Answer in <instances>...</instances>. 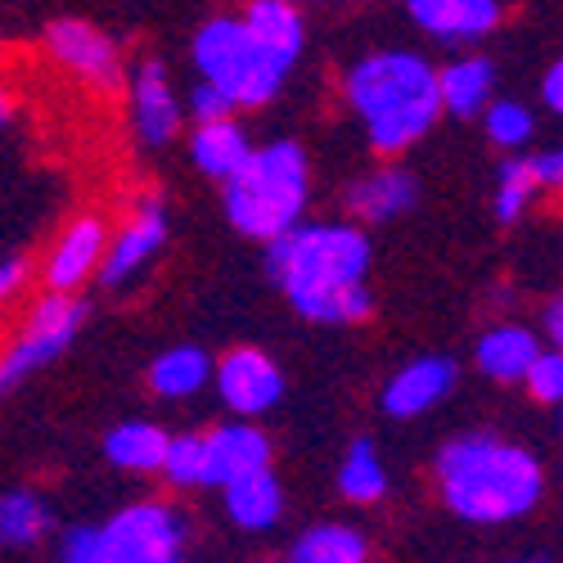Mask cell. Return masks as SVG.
<instances>
[{
	"label": "cell",
	"instance_id": "6da1fadb",
	"mask_svg": "<svg viewBox=\"0 0 563 563\" xmlns=\"http://www.w3.org/2000/svg\"><path fill=\"white\" fill-rule=\"evenodd\" d=\"M266 271L302 320L361 324L374 311L369 240L356 221H298L266 244Z\"/></svg>",
	"mask_w": 563,
	"mask_h": 563
},
{
	"label": "cell",
	"instance_id": "7a4b0ae2",
	"mask_svg": "<svg viewBox=\"0 0 563 563\" xmlns=\"http://www.w3.org/2000/svg\"><path fill=\"white\" fill-rule=\"evenodd\" d=\"M438 492L455 519L474 528L519 523L545 496L541 460L500 433H460L438 451Z\"/></svg>",
	"mask_w": 563,
	"mask_h": 563
},
{
	"label": "cell",
	"instance_id": "3957f363",
	"mask_svg": "<svg viewBox=\"0 0 563 563\" xmlns=\"http://www.w3.org/2000/svg\"><path fill=\"white\" fill-rule=\"evenodd\" d=\"M343 96L361 118L374 154L397 158L419 145L442 118L438 68L415 51H374L343 77Z\"/></svg>",
	"mask_w": 563,
	"mask_h": 563
},
{
	"label": "cell",
	"instance_id": "277c9868",
	"mask_svg": "<svg viewBox=\"0 0 563 563\" xmlns=\"http://www.w3.org/2000/svg\"><path fill=\"white\" fill-rule=\"evenodd\" d=\"M311 203V158L298 140L253 145L244 167L225 180V221L257 244L279 240L307 217Z\"/></svg>",
	"mask_w": 563,
	"mask_h": 563
},
{
	"label": "cell",
	"instance_id": "5b68a950",
	"mask_svg": "<svg viewBox=\"0 0 563 563\" xmlns=\"http://www.w3.org/2000/svg\"><path fill=\"white\" fill-rule=\"evenodd\" d=\"M195 68L234 104V113L266 109L294 73V64L266 51L240 14H217L195 32Z\"/></svg>",
	"mask_w": 563,
	"mask_h": 563
},
{
	"label": "cell",
	"instance_id": "8992f818",
	"mask_svg": "<svg viewBox=\"0 0 563 563\" xmlns=\"http://www.w3.org/2000/svg\"><path fill=\"white\" fill-rule=\"evenodd\" d=\"M86 316H90V307L81 302V294H45L41 289V298L14 324L10 343L0 347V401L19 393L45 365H55L77 343Z\"/></svg>",
	"mask_w": 563,
	"mask_h": 563
},
{
	"label": "cell",
	"instance_id": "52a82bcc",
	"mask_svg": "<svg viewBox=\"0 0 563 563\" xmlns=\"http://www.w3.org/2000/svg\"><path fill=\"white\" fill-rule=\"evenodd\" d=\"M190 523L172 500H135L118 509L100 528V559L104 563H163L185 550Z\"/></svg>",
	"mask_w": 563,
	"mask_h": 563
},
{
	"label": "cell",
	"instance_id": "ba28073f",
	"mask_svg": "<svg viewBox=\"0 0 563 563\" xmlns=\"http://www.w3.org/2000/svg\"><path fill=\"white\" fill-rule=\"evenodd\" d=\"M41 51L51 55L68 77H77L86 90L113 96L118 86H126V64H122V45L86 19H55L41 32Z\"/></svg>",
	"mask_w": 563,
	"mask_h": 563
},
{
	"label": "cell",
	"instance_id": "9c48e42d",
	"mask_svg": "<svg viewBox=\"0 0 563 563\" xmlns=\"http://www.w3.org/2000/svg\"><path fill=\"white\" fill-rule=\"evenodd\" d=\"M109 217L104 212H77L59 234L55 244L45 249V257L36 262V279L45 294H81L90 279H96L104 249H109Z\"/></svg>",
	"mask_w": 563,
	"mask_h": 563
},
{
	"label": "cell",
	"instance_id": "30bf717a",
	"mask_svg": "<svg viewBox=\"0 0 563 563\" xmlns=\"http://www.w3.org/2000/svg\"><path fill=\"white\" fill-rule=\"evenodd\" d=\"M163 249H167V203L158 195H140L122 217V225L109 230V249L96 279L104 289H126Z\"/></svg>",
	"mask_w": 563,
	"mask_h": 563
},
{
	"label": "cell",
	"instance_id": "8fae6325",
	"mask_svg": "<svg viewBox=\"0 0 563 563\" xmlns=\"http://www.w3.org/2000/svg\"><path fill=\"white\" fill-rule=\"evenodd\" d=\"M212 388L234 419H262L285 401V374L262 347H230L212 361Z\"/></svg>",
	"mask_w": 563,
	"mask_h": 563
},
{
	"label": "cell",
	"instance_id": "7c38bea8",
	"mask_svg": "<svg viewBox=\"0 0 563 563\" xmlns=\"http://www.w3.org/2000/svg\"><path fill=\"white\" fill-rule=\"evenodd\" d=\"M131 131L145 150H167L180 135L185 104L176 96V86L158 59H140L131 73Z\"/></svg>",
	"mask_w": 563,
	"mask_h": 563
},
{
	"label": "cell",
	"instance_id": "4fadbf2b",
	"mask_svg": "<svg viewBox=\"0 0 563 563\" xmlns=\"http://www.w3.org/2000/svg\"><path fill=\"white\" fill-rule=\"evenodd\" d=\"M406 14L419 32L442 45H478L505 19L500 0H406Z\"/></svg>",
	"mask_w": 563,
	"mask_h": 563
},
{
	"label": "cell",
	"instance_id": "5bb4252c",
	"mask_svg": "<svg viewBox=\"0 0 563 563\" xmlns=\"http://www.w3.org/2000/svg\"><path fill=\"white\" fill-rule=\"evenodd\" d=\"M271 438L253 424V419H225L203 433V460H208V487H225L257 468H271Z\"/></svg>",
	"mask_w": 563,
	"mask_h": 563
},
{
	"label": "cell",
	"instance_id": "9a60e30c",
	"mask_svg": "<svg viewBox=\"0 0 563 563\" xmlns=\"http://www.w3.org/2000/svg\"><path fill=\"white\" fill-rule=\"evenodd\" d=\"M455 379H460V369H455L451 356H415V361H406L393 374V379H388V388H384V415H393V419H419V415H429V410H438L451 397Z\"/></svg>",
	"mask_w": 563,
	"mask_h": 563
},
{
	"label": "cell",
	"instance_id": "2e32d148",
	"mask_svg": "<svg viewBox=\"0 0 563 563\" xmlns=\"http://www.w3.org/2000/svg\"><path fill=\"white\" fill-rule=\"evenodd\" d=\"M343 203H347L356 225H384V221L406 217L419 203V180H415V172H406L397 163H384V167L356 176L347 185Z\"/></svg>",
	"mask_w": 563,
	"mask_h": 563
},
{
	"label": "cell",
	"instance_id": "e0dca14e",
	"mask_svg": "<svg viewBox=\"0 0 563 563\" xmlns=\"http://www.w3.org/2000/svg\"><path fill=\"white\" fill-rule=\"evenodd\" d=\"M225 500V519L240 532H266L285 519V483L275 478V468H257L221 487Z\"/></svg>",
	"mask_w": 563,
	"mask_h": 563
},
{
	"label": "cell",
	"instance_id": "ac0fdd59",
	"mask_svg": "<svg viewBox=\"0 0 563 563\" xmlns=\"http://www.w3.org/2000/svg\"><path fill=\"white\" fill-rule=\"evenodd\" d=\"M537 352H541V334L528 330V324H492L474 347V365L492 384H523Z\"/></svg>",
	"mask_w": 563,
	"mask_h": 563
},
{
	"label": "cell",
	"instance_id": "d6986e66",
	"mask_svg": "<svg viewBox=\"0 0 563 563\" xmlns=\"http://www.w3.org/2000/svg\"><path fill=\"white\" fill-rule=\"evenodd\" d=\"M438 96L442 113L451 118H478L496 100V64L483 55H460L438 68Z\"/></svg>",
	"mask_w": 563,
	"mask_h": 563
},
{
	"label": "cell",
	"instance_id": "ffe728a7",
	"mask_svg": "<svg viewBox=\"0 0 563 563\" xmlns=\"http://www.w3.org/2000/svg\"><path fill=\"white\" fill-rule=\"evenodd\" d=\"M249 150H253V140H249L244 122H234V118L195 122V131H190V163H195L203 176L221 180V185L244 167Z\"/></svg>",
	"mask_w": 563,
	"mask_h": 563
},
{
	"label": "cell",
	"instance_id": "44dd1931",
	"mask_svg": "<svg viewBox=\"0 0 563 563\" xmlns=\"http://www.w3.org/2000/svg\"><path fill=\"white\" fill-rule=\"evenodd\" d=\"M212 388V356L195 343H176L150 361V393L158 401H190Z\"/></svg>",
	"mask_w": 563,
	"mask_h": 563
},
{
	"label": "cell",
	"instance_id": "7402d4cb",
	"mask_svg": "<svg viewBox=\"0 0 563 563\" xmlns=\"http://www.w3.org/2000/svg\"><path fill=\"white\" fill-rule=\"evenodd\" d=\"M249 23V32L275 51L279 59H289L298 68L302 51H307V23H302V10L294 0H249V10L240 14Z\"/></svg>",
	"mask_w": 563,
	"mask_h": 563
},
{
	"label": "cell",
	"instance_id": "603a6c76",
	"mask_svg": "<svg viewBox=\"0 0 563 563\" xmlns=\"http://www.w3.org/2000/svg\"><path fill=\"white\" fill-rule=\"evenodd\" d=\"M55 532V509L41 492L14 487L0 496V545L5 550H32Z\"/></svg>",
	"mask_w": 563,
	"mask_h": 563
},
{
	"label": "cell",
	"instance_id": "cb8c5ba5",
	"mask_svg": "<svg viewBox=\"0 0 563 563\" xmlns=\"http://www.w3.org/2000/svg\"><path fill=\"white\" fill-rule=\"evenodd\" d=\"M163 455H167V429L150 424V419H126L104 438V460L122 468V474H158Z\"/></svg>",
	"mask_w": 563,
	"mask_h": 563
},
{
	"label": "cell",
	"instance_id": "d4e9b609",
	"mask_svg": "<svg viewBox=\"0 0 563 563\" xmlns=\"http://www.w3.org/2000/svg\"><path fill=\"white\" fill-rule=\"evenodd\" d=\"M285 563H369V545L347 523H311L289 545Z\"/></svg>",
	"mask_w": 563,
	"mask_h": 563
},
{
	"label": "cell",
	"instance_id": "484cf974",
	"mask_svg": "<svg viewBox=\"0 0 563 563\" xmlns=\"http://www.w3.org/2000/svg\"><path fill=\"white\" fill-rule=\"evenodd\" d=\"M339 492L343 500L352 505H374L388 496V468H384V455L374 451L369 438H356L339 464Z\"/></svg>",
	"mask_w": 563,
	"mask_h": 563
},
{
	"label": "cell",
	"instance_id": "4316f807",
	"mask_svg": "<svg viewBox=\"0 0 563 563\" xmlns=\"http://www.w3.org/2000/svg\"><path fill=\"white\" fill-rule=\"evenodd\" d=\"M537 203V180L528 172V158H500L496 167V190H492V212L500 225H514Z\"/></svg>",
	"mask_w": 563,
	"mask_h": 563
},
{
	"label": "cell",
	"instance_id": "83f0119b",
	"mask_svg": "<svg viewBox=\"0 0 563 563\" xmlns=\"http://www.w3.org/2000/svg\"><path fill=\"white\" fill-rule=\"evenodd\" d=\"M158 474L176 492L208 487V460H203V433H167V455Z\"/></svg>",
	"mask_w": 563,
	"mask_h": 563
},
{
	"label": "cell",
	"instance_id": "f1b7e54d",
	"mask_svg": "<svg viewBox=\"0 0 563 563\" xmlns=\"http://www.w3.org/2000/svg\"><path fill=\"white\" fill-rule=\"evenodd\" d=\"M478 118H483V135L492 140L496 150H505V154L528 150V140L537 135V118H532V109L519 104V100H492Z\"/></svg>",
	"mask_w": 563,
	"mask_h": 563
},
{
	"label": "cell",
	"instance_id": "f546056e",
	"mask_svg": "<svg viewBox=\"0 0 563 563\" xmlns=\"http://www.w3.org/2000/svg\"><path fill=\"white\" fill-rule=\"evenodd\" d=\"M523 388L532 393V401L541 406H559L563 401V352L559 347H541L537 361L523 374Z\"/></svg>",
	"mask_w": 563,
	"mask_h": 563
},
{
	"label": "cell",
	"instance_id": "4dcf8cb0",
	"mask_svg": "<svg viewBox=\"0 0 563 563\" xmlns=\"http://www.w3.org/2000/svg\"><path fill=\"white\" fill-rule=\"evenodd\" d=\"M180 104H185V118H190V122H217V118H234V104L221 96V90H217L212 81H203V77L190 86V96H185Z\"/></svg>",
	"mask_w": 563,
	"mask_h": 563
},
{
	"label": "cell",
	"instance_id": "1f68e13d",
	"mask_svg": "<svg viewBox=\"0 0 563 563\" xmlns=\"http://www.w3.org/2000/svg\"><path fill=\"white\" fill-rule=\"evenodd\" d=\"M36 279V262L27 253H10L0 257V307L5 302H19L27 294V285Z\"/></svg>",
	"mask_w": 563,
	"mask_h": 563
},
{
	"label": "cell",
	"instance_id": "d6a6232c",
	"mask_svg": "<svg viewBox=\"0 0 563 563\" xmlns=\"http://www.w3.org/2000/svg\"><path fill=\"white\" fill-rule=\"evenodd\" d=\"M55 563H104V559H100V528H86V523L68 528V532L59 537Z\"/></svg>",
	"mask_w": 563,
	"mask_h": 563
},
{
	"label": "cell",
	"instance_id": "836d02e7",
	"mask_svg": "<svg viewBox=\"0 0 563 563\" xmlns=\"http://www.w3.org/2000/svg\"><path fill=\"white\" fill-rule=\"evenodd\" d=\"M528 172L537 180V195H563V145L532 154L528 158Z\"/></svg>",
	"mask_w": 563,
	"mask_h": 563
},
{
	"label": "cell",
	"instance_id": "e575fe53",
	"mask_svg": "<svg viewBox=\"0 0 563 563\" xmlns=\"http://www.w3.org/2000/svg\"><path fill=\"white\" fill-rule=\"evenodd\" d=\"M541 104L563 122V59H554L541 77Z\"/></svg>",
	"mask_w": 563,
	"mask_h": 563
},
{
	"label": "cell",
	"instance_id": "d590c367",
	"mask_svg": "<svg viewBox=\"0 0 563 563\" xmlns=\"http://www.w3.org/2000/svg\"><path fill=\"white\" fill-rule=\"evenodd\" d=\"M541 324H545V339H550V347H559V352H563V294H559V298L545 307V320H541Z\"/></svg>",
	"mask_w": 563,
	"mask_h": 563
},
{
	"label": "cell",
	"instance_id": "8d00e7d4",
	"mask_svg": "<svg viewBox=\"0 0 563 563\" xmlns=\"http://www.w3.org/2000/svg\"><path fill=\"white\" fill-rule=\"evenodd\" d=\"M14 113H19V100L10 96V90H5V86H0V131H5V126L14 122Z\"/></svg>",
	"mask_w": 563,
	"mask_h": 563
},
{
	"label": "cell",
	"instance_id": "74e56055",
	"mask_svg": "<svg viewBox=\"0 0 563 563\" xmlns=\"http://www.w3.org/2000/svg\"><path fill=\"white\" fill-rule=\"evenodd\" d=\"M509 563H545L541 554H528V559H509Z\"/></svg>",
	"mask_w": 563,
	"mask_h": 563
},
{
	"label": "cell",
	"instance_id": "f35d334b",
	"mask_svg": "<svg viewBox=\"0 0 563 563\" xmlns=\"http://www.w3.org/2000/svg\"><path fill=\"white\" fill-rule=\"evenodd\" d=\"M559 433H563V401H559Z\"/></svg>",
	"mask_w": 563,
	"mask_h": 563
},
{
	"label": "cell",
	"instance_id": "ab89813d",
	"mask_svg": "<svg viewBox=\"0 0 563 563\" xmlns=\"http://www.w3.org/2000/svg\"><path fill=\"white\" fill-rule=\"evenodd\" d=\"M163 563H185V559H180V554H172V559H163Z\"/></svg>",
	"mask_w": 563,
	"mask_h": 563
}]
</instances>
